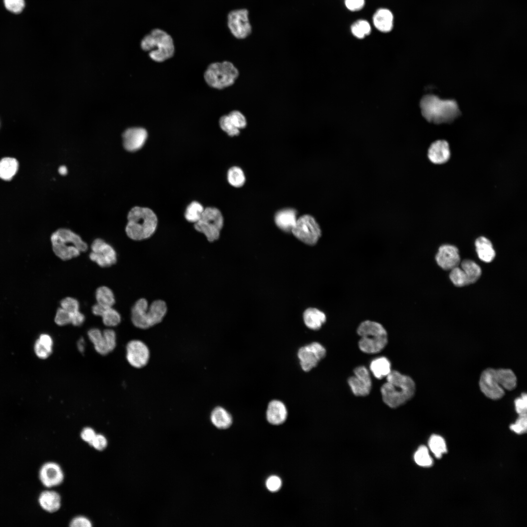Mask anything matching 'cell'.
Here are the masks:
<instances>
[{"instance_id": "cell-1", "label": "cell", "mask_w": 527, "mask_h": 527, "mask_svg": "<svg viewBox=\"0 0 527 527\" xmlns=\"http://www.w3.org/2000/svg\"><path fill=\"white\" fill-rule=\"evenodd\" d=\"M386 379V382L382 385L380 391L383 402L389 407H398L414 396L415 384L409 376L391 370Z\"/></svg>"}, {"instance_id": "cell-2", "label": "cell", "mask_w": 527, "mask_h": 527, "mask_svg": "<svg viewBox=\"0 0 527 527\" xmlns=\"http://www.w3.org/2000/svg\"><path fill=\"white\" fill-rule=\"evenodd\" d=\"M516 384V377L509 369L487 368L482 373L479 381L482 392L493 400L503 397L505 390L513 389Z\"/></svg>"}, {"instance_id": "cell-3", "label": "cell", "mask_w": 527, "mask_h": 527, "mask_svg": "<svg viewBox=\"0 0 527 527\" xmlns=\"http://www.w3.org/2000/svg\"><path fill=\"white\" fill-rule=\"evenodd\" d=\"M420 105L423 117L436 124L451 122L461 113L455 101L442 100L434 95L424 96Z\"/></svg>"}, {"instance_id": "cell-4", "label": "cell", "mask_w": 527, "mask_h": 527, "mask_svg": "<svg viewBox=\"0 0 527 527\" xmlns=\"http://www.w3.org/2000/svg\"><path fill=\"white\" fill-rule=\"evenodd\" d=\"M125 227L127 235L136 241L151 237L157 225V218L154 212L147 207L135 206L129 212Z\"/></svg>"}, {"instance_id": "cell-5", "label": "cell", "mask_w": 527, "mask_h": 527, "mask_svg": "<svg viewBox=\"0 0 527 527\" xmlns=\"http://www.w3.org/2000/svg\"><path fill=\"white\" fill-rule=\"evenodd\" d=\"M357 333L360 337L359 347L363 352L374 354L381 351L388 342L387 333L380 323L365 320L360 324Z\"/></svg>"}, {"instance_id": "cell-6", "label": "cell", "mask_w": 527, "mask_h": 527, "mask_svg": "<svg viewBox=\"0 0 527 527\" xmlns=\"http://www.w3.org/2000/svg\"><path fill=\"white\" fill-rule=\"evenodd\" d=\"M51 241L54 253L62 260L77 257L88 248L87 244L79 235L66 228H60L54 232L51 235Z\"/></svg>"}, {"instance_id": "cell-7", "label": "cell", "mask_w": 527, "mask_h": 527, "mask_svg": "<svg viewBox=\"0 0 527 527\" xmlns=\"http://www.w3.org/2000/svg\"><path fill=\"white\" fill-rule=\"evenodd\" d=\"M167 311L165 303L162 300L154 301L149 306L146 300H138L131 309V321L137 327L147 329L160 323Z\"/></svg>"}, {"instance_id": "cell-8", "label": "cell", "mask_w": 527, "mask_h": 527, "mask_svg": "<svg viewBox=\"0 0 527 527\" xmlns=\"http://www.w3.org/2000/svg\"><path fill=\"white\" fill-rule=\"evenodd\" d=\"M142 48L149 51V56L154 61L162 62L171 58L175 52L173 40L163 29L156 28L145 35L141 41Z\"/></svg>"}, {"instance_id": "cell-9", "label": "cell", "mask_w": 527, "mask_h": 527, "mask_svg": "<svg viewBox=\"0 0 527 527\" xmlns=\"http://www.w3.org/2000/svg\"><path fill=\"white\" fill-rule=\"evenodd\" d=\"M239 71L231 62L224 61L210 64L204 74L206 83L211 87L223 89L233 84Z\"/></svg>"}, {"instance_id": "cell-10", "label": "cell", "mask_w": 527, "mask_h": 527, "mask_svg": "<svg viewBox=\"0 0 527 527\" xmlns=\"http://www.w3.org/2000/svg\"><path fill=\"white\" fill-rule=\"evenodd\" d=\"M223 222V216L219 209L207 207L204 209L199 221L195 223L194 227L212 242L219 238Z\"/></svg>"}, {"instance_id": "cell-11", "label": "cell", "mask_w": 527, "mask_h": 527, "mask_svg": "<svg viewBox=\"0 0 527 527\" xmlns=\"http://www.w3.org/2000/svg\"><path fill=\"white\" fill-rule=\"evenodd\" d=\"M291 232L297 239L309 245L315 244L322 235L318 223L309 215L298 219Z\"/></svg>"}, {"instance_id": "cell-12", "label": "cell", "mask_w": 527, "mask_h": 527, "mask_svg": "<svg viewBox=\"0 0 527 527\" xmlns=\"http://www.w3.org/2000/svg\"><path fill=\"white\" fill-rule=\"evenodd\" d=\"M87 335L95 350L100 355L108 354L116 346V334L111 328H107L101 331L98 328H92L88 331Z\"/></svg>"}, {"instance_id": "cell-13", "label": "cell", "mask_w": 527, "mask_h": 527, "mask_svg": "<svg viewBox=\"0 0 527 527\" xmlns=\"http://www.w3.org/2000/svg\"><path fill=\"white\" fill-rule=\"evenodd\" d=\"M326 354L325 347L316 342L302 346L297 352L301 368L305 372H308L316 367Z\"/></svg>"}, {"instance_id": "cell-14", "label": "cell", "mask_w": 527, "mask_h": 527, "mask_svg": "<svg viewBox=\"0 0 527 527\" xmlns=\"http://www.w3.org/2000/svg\"><path fill=\"white\" fill-rule=\"evenodd\" d=\"M227 25L230 33L236 38H246L251 32L248 11L245 9H235L230 11L227 16Z\"/></svg>"}, {"instance_id": "cell-15", "label": "cell", "mask_w": 527, "mask_h": 527, "mask_svg": "<svg viewBox=\"0 0 527 527\" xmlns=\"http://www.w3.org/2000/svg\"><path fill=\"white\" fill-rule=\"evenodd\" d=\"M89 258L98 265L105 267L115 264L117 253L114 248L101 239H96L92 243Z\"/></svg>"}, {"instance_id": "cell-16", "label": "cell", "mask_w": 527, "mask_h": 527, "mask_svg": "<svg viewBox=\"0 0 527 527\" xmlns=\"http://www.w3.org/2000/svg\"><path fill=\"white\" fill-rule=\"evenodd\" d=\"M150 351L147 345L139 340L130 341L126 345V358L133 367L141 368L148 363Z\"/></svg>"}, {"instance_id": "cell-17", "label": "cell", "mask_w": 527, "mask_h": 527, "mask_svg": "<svg viewBox=\"0 0 527 527\" xmlns=\"http://www.w3.org/2000/svg\"><path fill=\"white\" fill-rule=\"evenodd\" d=\"M354 375L350 377L347 380L348 384L351 390L356 396H366L371 391L372 382L370 373L364 366L356 367L354 371Z\"/></svg>"}, {"instance_id": "cell-18", "label": "cell", "mask_w": 527, "mask_h": 527, "mask_svg": "<svg viewBox=\"0 0 527 527\" xmlns=\"http://www.w3.org/2000/svg\"><path fill=\"white\" fill-rule=\"evenodd\" d=\"M39 477L44 486L51 488L60 485L64 480V475L59 464L54 462H48L41 467Z\"/></svg>"}, {"instance_id": "cell-19", "label": "cell", "mask_w": 527, "mask_h": 527, "mask_svg": "<svg viewBox=\"0 0 527 527\" xmlns=\"http://www.w3.org/2000/svg\"><path fill=\"white\" fill-rule=\"evenodd\" d=\"M435 259L438 264L443 269L447 270L458 266L460 262L458 248L449 244L441 246Z\"/></svg>"}, {"instance_id": "cell-20", "label": "cell", "mask_w": 527, "mask_h": 527, "mask_svg": "<svg viewBox=\"0 0 527 527\" xmlns=\"http://www.w3.org/2000/svg\"><path fill=\"white\" fill-rule=\"evenodd\" d=\"M147 137V132L143 128H129L122 134L123 147L128 151H136L144 145Z\"/></svg>"}, {"instance_id": "cell-21", "label": "cell", "mask_w": 527, "mask_h": 527, "mask_svg": "<svg viewBox=\"0 0 527 527\" xmlns=\"http://www.w3.org/2000/svg\"><path fill=\"white\" fill-rule=\"evenodd\" d=\"M427 157L434 164H443L450 157L449 144L445 140H437L432 142L427 150Z\"/></svg>"}, {"instance_id": "cell-22", "label": "cell", "mask_w": 527, "mask_h": 527, "mask_svg": "<svg viewBox=\"0 0 527 527\" xmlns=\"http://www.w3.org/2000/svg\"><path fill=\"white\" fill-rule=\"evenodd\" d=\"M287 417V410L283 402L272 400L269 402L266 411L268 423L273 425H280L285 421Z\"/></svg>"}, {"instance_id": "cell-23", "label": "cell", "mask_w": 527, "mask_h": 527, "mask_svg": "<svg viewBox=\"0 0 527 527\" xmlns=\"http://www.w3.org/2000/svg\"><path fill=\"white\" fill-rule=\"evenodd\" d=\"M40 507L49 513H54L60 509L61 505V498L60 494L56 491L46 490L42 491L38 498Z\"/></svg>"}, {"instance_id": "cell-24", "label": "cell", "mask_w": 527, "mask_h": 527, "mask_svg": "<svg viewBox=\"0 0 527 527\" xmlns=\"http://www.w3.org/2000/svg\"><path fill=\"white\" fill-rule=\"evenodd\" d=\"M393 15L389 10L386 8H380L374 13L373 16V23L379 31L387 33L390 31L393 28Z\"/></svg>"}, {"instance_id": "cell-25", "label": "cell", "mask_w": 527, "mask_h": 527, "mask_svg": "<svg viewBox=\"0 0 527 527\" xmlns=\"http://www.w3.org/2000/svg\"><path fill=\"white\" fill-rule=\"evenodd\" d=\"M297 212L293 209L287 208L278 211L275 217L276 225L281 230L291 232L297 221Z\"/></svg>"}, {"instance_id": "cell-26", "label": "cell", "mask_w": 527, "mask_h": 527, "mask_svg": "<svg viewBox=\"0 0 527 527\" xmlns=\"http://www.w3.org/2000/svg\"><path fill=\"white\" fill-rule=\"evenodd\" d=\"M303 319L305 325L314 330L319 329L326 321L325 314L315 308L306 309L303 314Z\"/></svg>"}, {"instance_id": "cell-27", "label": "cell", "mask_w": 527, "mask_h": 527, "mask_svg": "<svg viewBox=\"0 0 527 527\" xmlns=\"http://www.w3.org/2000/svg\"><path fill=\"white\" fill-rule=\"evenodd\" d=\"M210 420L215 427L220 429L229 428L233 422L230 413L222 406H217L213 409L210 414Z\"/></svg>"}, {"instance_id": "cell-28", "label": "cell", "mask_w": 527, "mask_h": 527, "mask_svg": "<svg viewBox=\"0 0 527 527\" xmlns=\"http://www.w3.org/2000/svg\"><path fill=\"white\" fill-rule=\"evenodd\" d=\"M476 250L482 261L489 263L495 256V252L491 242L485 237L478 238L475 242Z\"/></svg>"}, {"instance_id": "cell-29", "label": "cell", "mask_w": 527, "mask_h": 527, "mask_svg": "<svg viewBox=\"0 0 527 527\" xmlns=\"http://www.w3.org/2000/svg\"><path fill=\"white\" fill-rule=\"evenodd\" d=\"M53 345V339L49 335L41 334L35 344L34 349L36 355L41 359L47 358L52 352Z\"/></svg>"}, {"instance_id": "cell-30", "label": "cell", "mask_w": 527, "mask_h": 527, "mask_svg": "<svg viewBox=\"0 0 527 527\" xmlns=\"http://www.w3.org/2000/svg\"><path fill=\"white\" fill-rule=\"evenodd\" d=\"M370 369L374 376L378 379L386 377L391 372V363L385 357L377 358L371 361Z\"/></svg>"}, {"instance_id": "cell-31", "label": "cell", "mask_w": 527, "mask_h": 527, "mask_svg": "<svg viewBox=\"0 0 527 527\" xmlns=\"http://www.w3.org/2000/svg\"><path fill=\"white\" fill-rule=\"evenodd\" d=\"M19 163L16 159L2 158L0 160V178L5 181L11 180L17 173Z\"/></svg>"}, {"instance_id": "cell-32", "label": "cell", "mask_w": 527, "mask_h": 527, "mask_svg": "<svg viewBox=\"0 0 527 527\" xmlns=\"http://www.w3.org/2000/svg\"><path fill=\"white\" fill-rule=\"evenodd\" d=\"M95 297L97 303L104 307H112L115 302L113 291L105 286H100L97 289Z\"/></svg>"}, {"instance_id": "cell-33", "label": "cell", "mask_w": 527, "mask_h": 527, "mask_svg": "<svg viewBox=\"0 0 527 527\" xmlns=\"http://www.w3.org/2000/svg\"><path fill=\"white\" fill-rule=\"evenodd\" d=\"M462 269L467 276L470 284L476 282L481 274L480 266L474 262L470 260H465L461 263Z\"/></svg>"}, {"instance_id": "cell-34", "label": "cell", "mask_w": 527, "mask_h": 527, "mask_svg": "<svg viewBox=\"0 0 527 527\" xmlns=\"http://www.w3.org/2000/svg\"><path fill=\"white\" fill-rule=\"evenodd\" d=\"M428 445L430 450L437 458H440L442 455L447 451L446 442L439 435L433 434L431 436Z\"/></svg>"}, {"instance_id": "cell-35", "label": "cell", "mask_w": 527, "mask_h": 527, "mask_svg": "<svg viewBox=\"0 0 527 527\" xmlns=\"http://www.w3.org/2000/svg\"><path fill=\"white\" fill-rule=\"evenodd\" d=\"M101 317L103 324L108 327L116 326L121 321V315L112 307L105 308Z\"/></svg>"}, {"instance_id": "cell-36", "label": "cell", "mask_w": 527, "mask_h": 527, "mask_svg": "<svg viewBox=\"0 0 527 527\" xmlns=\"http://www.w3.org/2000/svg\"><path fill=\"white\" fill-rule=\"evenodd\" d=\"M371 26L366 20H360L355 22L351 26V31L353 36L358 39H363L371 33Z\"/></svg>"}, {"instance_id": "cell-37", "label": "cell", "mask_w": 527, "mask_h": 527, "mask_svg": "<svg viewBox=\"0 0 527 527\" xmlns=\"http://www.w3.org/2000/svg\"><path fill=\"white\" fill-rule=\"evenodd\" d=\"M203 210V206L199 203L193 202L186 208L185 218L188 222L195 223L200 219Z\"/></svg>"}, {"instance_id": "cell-38", "label": "cell", "mask_w": 527, "mask_h": 527, "mask_svg": "<svg viewBox=\"0 0 527 527\" xmlns=\"http://www.w3.org/2000/svg\"><path fill=\"white\" fill-rule=\"evenodd\" d=\"M227 179L229 183L236 187H241L245 181L243 170L237 166L232 167L229 169L227 173Z\"/></svg>"}, {"instance_id": "cell-39", "label": "cell", "mask_w": 527, "mask_h": 527, "mask_svg": "<svg viewBox=\"0 0 527 527\" xmlns=\"http://www.w3.org/2000/svg\"><path fill=\"white\" fill-rule=\"evenodd\" d=\"M414 459L416 463L421 466L429 467L433 464L428 449L425 446H421L418 448L415 453Z\"/></svg>"}, {"instance_id": "cell-40", "label": "cell", "mask_w": 527, "mask_h": 527, "mask_svg": "<svg viewBox=\"0 0 527 527\" xmlns=\"http://www.w3.org/2000/svg\"><path fill=\"white\" fill-rule=\"evenodd\" d=\"M219 124L221 129L229 136H238L240 133V129H238L234 121L228 115L223 116L220 118Z\"/></svg>"}, {"instance_id": "cell-41", "label": "cell", "mask_w": 527, "mask_h": 527, "mask_svg": "<svg viewBox=\"0 0 527 527\" xmlns=\"http://www.w3.org/2000/svg\"><path fill=\"white\" fill-rule=\"evenodd\" d=\"M449 278L453 284L457 286H463L470 284L464 271L458 266L451 269Z\"/></svg>"}, {"instance_id": "cell-42", "label": "cell", "mask_w": 527, "mask_h": 527, "mask_svg": "<svg viewBox=\"0 0 527 527\" xmlns=\"http://www.w3.org/2000/svg\"><path fill=\"white\" fill-rule=\"evenodd\" d=\"M3 4L9 12L15 14L22 12L25 6L24 0H3Z\"/></svg>"}, {"instance_id": "cell-43", "label": "cell", "mask_w": 527, "mask_h": 527, "mask_svg": "<svg viewBox=\"0 0 527 527\" xmlns=\"http://www.w3.org/2000/svg\"><path fill=\"white\" fill-rule=\"evenodd\" d=\"M60 304L61 308L70 313L79 310L80 304L78 301L72 297H67L63 299L61 301Z\"/></svg>"}, {"instance_id": "cell-44", "label": "cell", "mask_w": 527, "mask_h": 527, "mask_svg": "<svg viewBox=\"0 0 527 527\" xmlns=\"http://www.w3.org/2000/svg\"><path fill=\"white\" fill-rule=\"evenodd\" d=\"M55 322L60 326H63L71 324L70 313L61 307L59 308L55 315Z\"/></svg>"}, {"instance_id": "cell-45", "label": "cell", "mask_w": 527, "mask_h": 527, "mask_svg": "<svg viewBox=\"0 0 527 527\" xmlns=\"http://www.w3.org/2000/svg\"><path fill=\"white\" fill-rule=\"evenodd\" d=\"M510 428L517 434L525 433L527 429V414L519 415L515 423L510 425Z\"/></svg>"}, {"instance_id": "cell-46", "label": "cell", "mask_w": 527, "mask_h": 527, "mask_svg": "<svg viewBox=\"0 0 527 527\" xmlns=\"http://www.w3.org/2000/svg\"><path fill=\"white\" fill-rule=\"evenodd\" d=\"M234 121L237 127L240 130L247 125V120L244 115L240 111L233 110L228 114Z\"/></svg>"}, {"instance_id": "cell-47", "label": "cell", "mask_w": 527, "mask_h": 527, "mask_svg": "<svg viewBox=\"0 0 527 527\" xmlns=\"http://www.w3.org/2000/svg\"><path fill=\"white\" fill-rule=\"evenodd\" d=\"M107 445L108 441L105 436L102 434L97 433L90 446L98 451H102Z\"/></svg>"}, {"instance_id": "cell-48", "label": "cell", "mask_w": 527, "mask_h": 527, "mask_svg": "<svg viewBox=\"0 0 527 527\" xmlns=\"http://www.w3.org/2000/svg\"><path fill=\"white\" fill-rule=\"evenodd\" d=\"M514 403L516 411L519 415L527 414V397L526 393L522 394L520 397L516 399Z\"/></svg>"}, {"instance_id": "cell-49", "label": "cell", "mask_w": 527, "mask_h": 527, "mask_svg": "<svg viewBox=\"0 0 527 527\" xmlns=\"http://www.w3.org/2000/svg\"><path fill=\"white\" fill-rule=\"evenodd\" d=\"M71 527H91L92 523L86 517L77 516L73 518L69 523Z\"/></svg>"}, {"instance_id": "cell-50", "label": "cell", "mask_w": 527, "mask_h": 527, "mask_svg": "<svg viewBox=\"0 0 527 527\" xmlns=\"http://www.w3.org/2000/svg\"><path fill=\"white\" fill-rule=\"evenodd\" d=\"M266 486L270 491L276 492L282 486L281 479L277 476H271L267 479Z\"/></svg>"}, {"instance_id": "cell-51", "label": "cell", "mask_w": 527, "mask_h": 527, "mask_svg": "<svg viewBox=\"0 0 527 527\" xmlns=\"http://www.w3.org/2000/svg\"><path fill=\"white\" fill-rule=\"evenodd\" d=\"M96 434L97 433L93 428L86 426L81 430L80 437L83 441L90 445Z\"/></svg>"}, {"instance_id": "cell-52", "label": "cell", "mask_w": 527, "mask_h": 527, "mask_svg": "<svg viewBox=\"0 0 527 527\" xmlns=\"http://www.w3.org/2000/svg\"><path fill=\"white\" fill-rule=\"evenodd\" d=\"M346 7L351 11H358L362 9L365 5V0H345Z\"/></svg>"}, {"instance_id": "cell-53", "label": "cell", "mask_w": 527, "mask_h": 527, "mask_svg": "<svg viewBox=\"0 0 527 527\" xmlns=\"http://www.w3.org/2000/svg\"><path fill=\"white\" fill-rule=\"evenodd\" d=\"M70 315L71 324L74 326H80L85 321L84 315L79 310L70 313Z\"/></svg>"}, {"instance_id": "cell-54", "label": "cell", "mask_w": 527, "mask_h": 527, "mask_svg": "<svg viewBox=\"0 0 527 527\" xmlns=\"http://www.w3.org/2000/svg\"><path fill=\"white\" fill-rule=\"evenodd\" d=\"M105 308L106 307H104L97 303L92 306V312L94 315L101 317Z\"/></svg>"}, {"instance_id": "cell-55", "label": "cell", "mask_w": 527, "mask_h": 527, "mask_svg": "<svg viewBox=\"0 0 527 527\" xmlns=\"http://www.w3.org/2000/svg\"><path fill=\"white\" fill-rule=\"evenodd\" d=\"M77 345L78 350L81 353H83L85 350V342L84 339L82 337H81L78 340Z\"/></svg>"}, {"instance_id": "cell-56", "label": "cell", "mask_w": 527, "mask_h": 527, "mask_svg": "<svg viewBox=\"0 0 527 527\" xmlns=\"http://www.w3.org/2000/svg\"><path fill=\"white\" fill-rule=\"evenodd\" d=\"M59 173L61 175H65L67 173V169L66 166L62 165L59 168Z\"/></svg>"}]
</instances>
